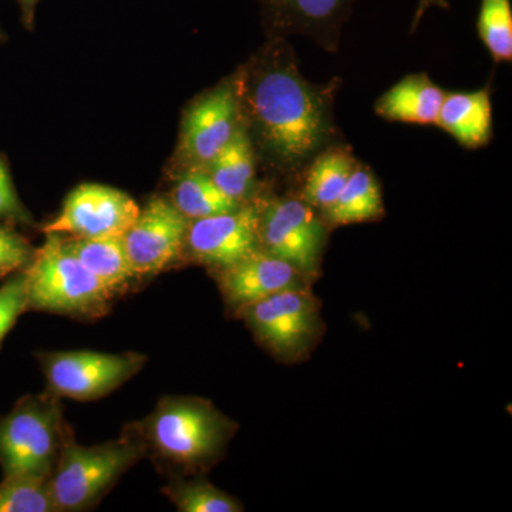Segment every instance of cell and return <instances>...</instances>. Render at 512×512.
I'll return each instance as SVG.
<instances>
[{
	"instance_id": "6da1fadb",
	"label": "cell",
	"mask_w": 512,
	"mask_h": 512,
	"mask_svg": "<svg viewBox=\"0 0 512 512\" xmlns=\"http://www.w3.org/2000/svg\"><path fill=\"white\" fill-rule=\"evenodd\" d=\"M251 109L265 146L282 163H302L329 133L325 97L299 76L291 62L275 64L251 90Z\"/></svg>"
},
{
	"instance_id": "7a4b0ae2",
	"label": "cell",
	"mask_w": 512,
	"mask_h": 512,
	"mask_svg": "<svg viewBox=\"0 0 512 512\" xmlns=\"http://www.w3.org/2000/svg\"><path fill=\"white\" fill-rule=\"evenodd\" d=\"M127 429L137 437L144 458L175 476L208 466L220 456L232 424L207 400L164 396L146 419Z\"/></svg>"
},
{
	"instance_id": "3957f363",
	"label": "cell",
	"mask_w": 512,
	"mask_h": 512,
	"mask_svg": "<svg viewBox=\"0 0 512 512\" xmlns=\"http://www.w3.org/2000/svg\"><path fill=\"white\" fill-rule=\"evenodd\" d=\"M141 458H144L143 448L127 427L119 439L97 446H80L69 427L55 470L47 480L57 512L96 507Z\"/></svg>"
},
{
	"instance_id": "277c9868",
	"label": "cell",
	"mask_w": 512,
	"mask_h": 512,
	"mask_svg": "<svg viewBox=\"0 0 512 512\" xmlns=\"http://www.w3.org/2000/svg\"><path fill=\"white\" fill-rule=\"evenodd\" d=\"M25 271L28 311L90 319L109 312L113 296L64 247L63 235L46 234L45 244L37 249Z\"/></svg>"
},
{
	"instance_id": "5b68a950",
	"label": "cell",
	"mask_w": 512,
	"mask_h": 512,
	"mask_svg": "<svg viewBox=\"0 0 512 512\" xmlns=\"http://www.w3.org/2000/svg\"><path fill=\"white\" fill-rule=\"evenodd\" d=\"M67 429L56 394L23 396L12 412L0 419L3 477L49 480Z\"/></svg>"
},
{
	"instance_id": "8992f818",
	"label": "cell",
	"mask_w": 512,
	"mask_h": 512,
	"mask_svg": "<svg viewBox=\"0 0 512 512\" xmlns=\"http://www.w3.org/2000/svg\"><path fill=\"white\" fill-rule=\"evenodd\" d=\"M40 366L49 392L90 402L119 389L146 366L143 353H100L92 350L40 352Z\"/></svg>"
},
{
	"instance_id": "52a82bcc",
	"label": "cell",
	"mask_w": 512,
	"mask_h": 512,
	"mask_svg": "<svg viewBox=\"0 0 512 512\" xmlns=\"http://www.w3.org/2000/svg\"><path fill=\"white\" fill-rule=\"evenodd\" d=\"M138 212L140 207L126 192L82 184L67 195L62 211L43 231L70 238L117 237L131 227Z\"/></svg>"
},
{
	"instance_id": "ba28073f",
	"label": "cell",
	"mask_w": 512,
	"mask_h": 512,
	"mask_svg": "<svg viewBox=\"0 0 512 512\" xmlns=\"http://www.w3.org/2000/svg\"><path fill=\"white\" fill-rule=\"evenodd\" d=\"M188 225L190 220L167 198H153L140 208L123 234L128 261L138 278L160 274L184 254Z\"/></svg>"
},
{
	"instance_id": "9c48e42d",
	"label": "cell",
	"mask_w": 512,
	"mask_h": 512,
	"mask_svg": "<svg viewBox=\"0 0 512 512\" xmlns=\"http://www.w3.org/2000/svg\"><path fill=\"white\" fill-rule=\"evenodd\" d=\"M261 211L254 205L190 221L185 235L187 251L201 264L224 269L255 254L259 241Z\"/></svg>"
},
{
	"instance_id": "30bf717a",
	"label": "cell",
	"mask_w": 512,
	"mask_h": 512,
	"mask_svg": "<svg viewBox=\"0 0 512 512\" xmlns=\"http://www.w3.org/2000/svg\"><path fill=\"white\" fill-rule=\"evenodd\" d=\"M259 241L268 254L301 272H313L322 251L323 228L305 202L278 201L261 212Z\"/></svg>"
},
{
	"instance_id": "8fae6325",
	"label": "cell",
	"mask_w": 512,
	"mask_h": 512,
	"mask_svg": "<svg viewBox=\"0 0 512 512\" xmlns=\"http://www.w3.org/2000/svg\"><path fill=\"white\" fill-rule=\"evenodd\" d=\"M239 103L234 87H218L188 110L180 153L190 168H205L238 130Z\"/></svg>"
},
{
	"instance_id": "7c38bea8",
	"label": "cell",
	"mask_w": 512,
	"mask_h": 512,
	"mask_svg": "<svg viewBox=\"0 0 512 512\" xmlns=\"http://www.w3.org/2000/svg\"><path fill=\"white\" fill-rule=\"evenodd\" d=\"M259 339L284 355L305 348L315 328V306L302 289L275 293L241 309Z\"/></svg>"
},
{
	"instance_id": "4fadbf2b",
	"label": "cell",
	"mask_w": 512,
	"mask_h": 512,
	"mask_svg": "<svg viewBox=\"0 0 512 512\" xmlns=\"http://www.w3.org/2000/svg\"><path fill=\"white\" fill-rule=\"evenodd\" d=\"M220 286L229 305L244 309L275 293L302 289L301 271L284 259L256 251L220 269Z\"/></svg>"
},
{
	"instance_id": "5bb4252c",
	"label": "cell",
	"mask_w": 512,
	"mask_h": 512,
	"mask_svg": "<svg viewBox=\"0 0 512 512\" xmlns=\"http://www.w3.org/2000/svg\"><path fill=\"white\" fill-rule=\"evenodd\" d=\"M64 247L96 276L103 288L116 298L137 281L136 272L128 261L123 235L101 238H64Z\"/></svg>"
},
{
	"instance_id": "9a60e30c",
	"label": "cell",
	"mask_w": 512,
	"mask_h": 512,
	"mask_svg": "<svg viewBox=\"0 0 512 512\" xmlns=\"http://www.w3.org/2000/svg\"><path fill=\"white\" fill-rule=\"evenodd\" d=\"M444 94L426 74H417L384 93L376 103V111L387 120L436 124Z\"/></svg>"
},
{
	"instance_id": "2e32d148",
	"label": "cell",
	"mask_w": 512,
	"mask_h": 512,
	"mask_svg": "<svg viewBox=\"0 0 512 512\" xmlns=\"http://www.w3.org/2000/svg\"><path fill=\"white\" fill-rule=\"evenodd\" d=\"M493 110L487 90L444 94L437 123L466 147H480L491 134Z\"/></svg>"
},
{
	"instance_id": "e0dca14e",
	"label": "cell",
	"mask_w": 512,
	"mask_h": 512,
	"mask_svg": "<svg viewBox=\"0 0 512 512\" xmlns=\"http://www.w3.org/2000/svg\"><path fill=\"white\" fill-rule=\"evenodd\" d=\"M204 170L232 200L241 202L247 197L254 183L255 164L251 141L242 127Z\"/></svg>"
},
{
	"instance_id": "ac0fdd59",
	"label": "cell",
	"mask_w": 512,
	"mask_h": 512,
	"mask_svg": "<svg viewBox=\"0 0 512 512\" xmlns=\"http://www.w3.org/2000/svg\"><path fill=\"white\" fill-rule=\"evenodd\" d=\"M353 0H264L269 15L281 28L323 32L338 26Z\"/></svg>"
},
{
	"instance_id": "d6986e66",
	"label": "cell",
	"mask_w": 512,
	"mask_h": 512,
	"mask_svg": "<svg viewBox=\"0 0 512 512\" xmlns=\"http://www.w3.org/2000/svg\"><path fill=\"white\" fill-rule=\"evenodd\" d=\"M171 202L190 221L234 211L241 205L222 192L204 168H190L181 175Z\"/></svg>"
},
{
	"instance_id": "ffe728a7",
	"label": "cell",
	"mask_w": 512,
	"mask_h": 512,
	"mask_svg": "<svg viewBox=\"0 0 512 512\" xmlns=\"http://www.w3.org/2000/svg\"><path fill=\"white\" fill-rule=\"evenodd\" d=\"M382 210V194L375 177L369 171L357 168L326 214L333 224L346 225L372 220Z\"/></svg>"
},
{
	"instance_id": "44dd1931",
	"label": "cell",
	"mask_w": 512,
	"mask_h": 512,
	"mask_svg": "<svg viewBox=\"0 0 512 512\" xmlns=\"http://www.w3.org/2000/svg\"><path fill=\"white\" fill-rule=\"evenodd\" d=\"M352 158L342 151L322 154L312 165L306 180L305 195L309 204L328 210L352 175Z\"/></svg>"
},
{
	"instance_id": "7402d4cb",
	"label": "cell",
	"mask_w": 512,
	"mask_h": 512,
	"mask_svg": "<svg viewBox=\"0 0 512 512\" xmlns=\"http://www.w3.org/2000/svg\"><path fill=\"white\" fill-rule=\"evenodd\" d=\"M165 497L181 512H239L244 510L231 495L202 480L174 477L163 488Z\"/></svg>"
},
{
	"instance_id": "603a6c76",
	"label": "cell",
	"mask_w": 512,
	"mask_h": 512,
	"mask_svg": "<svg viewBox=\"0 0 512 512\" xmlns=\"http://www.w3.org/2000/svg\"><path fill=\"white\" fill-rule=\"evenodd\" d=\"M478 33L495 62H511V0H483L478 16Z\"/></svg>"
},
{
	"instance_id": "cb8c5ba5",
	"label": "cell",
	"mask_w": 512,
	"mask_h": 512,
	"mask_svg": "<svg viewBox=\"0 0 512 512\" xmlns=\"http://www.w3.org/2000/svg\"><path fill=\"white\" fill-rule=\"evenodd\" d=\"M0 512H57L47 480L3 477Z\"/></svg>"
},
{
	"instance_id": "d4e9b609",
	"label": "cell",
	"mask_w": 512,
	"mask_h": 512,
	"mask_svg": "<svg viewBox=\"0 0 512 512\" xmlns=\"http://www.w3.org/2000/svg\"><path fill=\"white\" fill-rule=\"evenodd\" d=\"M28 311V276L16 272L0 286V346L22 313Z\"/></svg>"
},
{
	"instance_id": "484cf974",
	"label": "cell",
	"mask_w": 512,
	"mask_h": 512,
	"mask_svg": "<svg viewBox=\"0 0 512 512\" xmlns=\"http://www.w3.org/2000/svg\"><path fill=\"white\" fill-rule=\"evenodd\" d=\"M35 252L28 239L0 222V279L28 268Z\"/></svg>"
},
{
	"instance_id": "4316f807",
	"label": "cell",
	"mask_w": 512,
	"mask_h": 512,
	"mask_svg": "<svg viewBox=\"0 0 512 512\" xmlns=\"http://www.w3.org/2000/svg\"><path fill=\"white\" fill-rule=\"evenodd\" d=\"M0 221L32 224V217L19 200L5 158L0 157Z\"/></svg>"
},
{
	"instance_id": "83f0119b",
	"label": "cell",
	"mask_w": 512,
	"mask_h": 512,
	"mask_svg": "<svg viewBox=\"0 0 512 512\" xmlns=\"http://www.w3.org/2000/svg\"><path fill=\"white\" fill-rule=\"evenodd\" d=\"M19 3L20 10H22V22L26 29L33 28L35 22V10L37 3L40 0H16Z\"/></svg>"
},
{
	"instance_id": "f1b7e54d",
	"label": "cell",
	"mask_w": 512,
	"mask_h": 512,
	"mask_svg": "<svg viewBox=\"0 0 512 512\" xmlns=\"http://www.w3.org/2000/svg\"><path fill=\"white\" fill-rule=\"evenodd\" d=\"M431 6H439V8L448 9L447 0H420L419 8H417L416 15H414L413 29H416L420 19L423 18L424 13H426Z\"/></svg>"
},
{
	"instance_id": "f546056e",
	"label": "cell",
	"mask_w": 512,
	"mask_h": 512,
	"mask_svg": "<svg viewBox=\"0 0 512 512\" xmlns=\"http://www.w3.org/2000/svg\"><path fill=\"white\" fill-rule=\"evenodd\" d=\"M3 39H5V33H3L2 30H0V40Z\"/></svg>"
}]
</instances>
